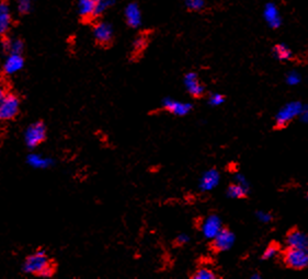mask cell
I'll list each match as a JSON object with an SVG mask.
<instances>
[{
    "label": "cell",
    "mask_w": 308,
    "mask_h": 279,
    "mask_svg": "<svg viewBox=\"0 0 308 279\" xmlns=\"http://www.w3.org/2000/svg\"><path fill=\"white\" fill-rule=\"evenodd\" d=\"M57 262L47 255L45 251H36L29 255L23 263V271L36 277L48 278L56 274Z\"/></svg>",
    "instance_id": "cell-1"
},
{
    "label": "cell",
    "mask_w": 308,
    "mask_h": 279,
    "mask_svg": "<svg viewBox=\"0 0 308 279\" xmlns=\"http://www.w3.org/2000/svg\"><path fill=\"white\" fill-rule=\"evenodd\" d=\"M20 112V98L3 87L0 92V118L3 122L15 120Z\"/></svg>",
    "instance_id": "cell-2"
},
{
    "label": "cell",
    "mask_w": 308,
    "mask_h": 279,
    "mask_svg": "<svg viewBox=\"0 0 308 279\" xmlns=\"http://www.w3.org/2000/svg\"><path fill=\"white\" fill-rule=\"evenodd\" d=\"M303 107V104L298 101L287 103V104L283 106L279 111V113L276 114L274 120V129L282 130L286 128L295 118L300 116Z\"/></svg>",
    "instance_id": "cell-3"
},
{
    "label": "cell",
    "mask_w": 308,
    "mask_h": 279,
    "mask_svg": "<svg viewBox=\"0 0 308 279\" xmlns=\"http://www.w3.org/2000/svg\"><path fill=\"white\" fill-rule=\"evenodd\" d=\"M282 259L289 269H305L308 267V248L287 247L282 254Z\"/></svg>",
    "instance_id": "cell-4"
},
{
    "label": "cell",
    "mask_w": 308,
    "mask_h": 279,
    "mask_svg": "<svg viewBox=\"0 0 308 279\" xmlns=\"http://www.w3.org/2000/svg\"><path fill=\"white\" fill-rule=\"evenodd\" d=\"M47 138V129L43 120L32 123L30 125L26 134H24V141L29 148H36L41 144H43Z\"/></svg>",
    "instance_id": "cell-5"
},
{
    "label": "cell",
    "mask_w": 308,
    "mask_h": 279,
    "mask_svg": "<svg viewBox=\"0 0 308 279\" xmlns=\"http://www.w3.org/2000/svg\"><path fill=\"white\" fill-rule=\"evenodd\" d=\"M235 241V235L227 227H223L221 231L217 233L210 243V250L213 253L225 252L232 247Z\"/></svg>",
    "instance_id": "cell-6"
},
{
    "label": "cell",
    "mask_w": 308,
    "mask_h": 279,
    "mask_svg": "<svg viewBox=\"0 0 308 279\" xmlns=\"http://www.w3.org/2000/svg\"><path fill=\"white\" fill-rule=\"evenodd\" d=\"M93 38L95 43L102 47H109L113 42V28L110 23L105 21H99L93 27Z\"/></svg>",
    "instance_id": "cell-7"
},
{
    "label": "cell",
    "mask_w": 308,
    "mask_h": 279,
    "mask_svg": "<svg viewBox=\"0 0 308 279\" xmlns=\"http://www.w3.org/2000/svg\"><path fill=\"white\" fill-rule=\"evenodd\" d=\"M184 86L190 95L194 99H201L205 94V87L195 72L191 71L184 76Z\"/></svg>",
    "instance_id": "cell-8"
},
{
    "label": "cell",
    "mask_w": 308,
    "mask_h": 279,
    "mask_svg": "<svg viewBox=\"0 0 308 279\" xmlns=\"http://www.w3.org/2000/svg\"><path fill=\"white\" fill-rule=\"evenodd\" d=\"M124 17L129 27L133 29H137L138 27L142 26L143 16H142V10L138 4L131 3L126 6L124 10Z\"/></svg>",
    "instance_id": "cell-9"
},
{
    "label": "cell",
    "mask_w": 308,
    "mask_h": 279,
    "mask_svg": "<svg viewBox=\"0 0 308 279\" xmlns=\"http://www.w3.org/2000/svg\"><path fill=\"white\" fill-rule=\"evenodd\" d=\"M285 241L287 247L308 248V235L297 228L289 230L286 234Z\"/></svg>",
    "instance_id": "cell-10"
},
{
    "label": "cell",
    "mask_w": 308,
    "mask_h": 279,
    "mask_svg": "<svg viewBox=\"0 0 308 279\" xmlns=\"http://www.w3.org/2000/svg\"><path fill=\"white\" fill-rule=\"evenodd\" d=\"M161 108L168 113L177 115V116H184V115H186L192 110V104L166 99L164 103H162Z\"/></svg>",
    "instance_id": "cell-11"
},
{
    "label": "cell",
    "mask_w": 308,
    "mask_h": 279,
    "mask_svg": "<svg viewBox=\"0 0 308 279\" xmlns=\"http://www.w3.org/2000/svg\"><path fill=\"white\" fill-rule=\"evenodd\" d=\"M263 18L268 26L272 29H279L282 24V17L276 6L272 3H268L263 8Z\"/></svg>",
    "instance_id": "cell-12"
},
{
    "label": "cell",
    "mask_w": 308,
    "mask_h": 279,
    "mask_svg": "<svg viewBox=\"0 0 308 279\" xmlns=\"http://www.w3.org/2000/svg\"><path fill=\"white\" fill-rule=\"evenodd\" d=\"M223 228L220 218L216 215H211L207 219H204L201 226V230L205 238L213 239L214 236L221 231Z\"/></svg>",
    "instance_id": "cell-13"
},
{
    "label": "cell",
    "mask_w": 308,
    "mask_h": 279,
    "mask_svg": "<svg viewBox=\"0 0 308 279\" xmlns=\"http://www.w3.org/2000/svg\"><path fill=\"white\" fill-rule=\"evenodd\" d=\"M24 65V58L22 54H9V56L6 59L4 64V74L5 75H12L16 74L17 71L22 69Z\"/></svg>",
    "instance_id": "cell-14"
},
{
    "label": "cell",
    "mask_w": 308,
    "mask_h": 279,
    "mask_svg": "<svg viewBox=\"0 0 308 279\" xmlns=\"http://www.w3.org/2000/svg\"><path fill=\"white\" fill-rule=\"evenodd\" d=\"M77 9L78 15L83 20H91L92 18H96V0H78Z\"/></svg>",
    "instance_id": "cell-15"
},
{
    "label": "cell",
    "mask_w": 308,
    "mask_h": 279,
    "mask_svg": "<svg viewBox=\"0 0 308 279\" xmlns=\"http://www.w3.org/2000/svg\"><path fill=\"white\" fill-rule=\"evenodd\" d=\"M11 26L10 8L7 3L3 2L0 4V33L3 36L9 31Z\"/></svg>",
    "instance_id": "cell-16"
},
{
    "label": "cell",
    "mask_w": 308,
    "mask_h": 279,
    "mask_svg": "<svg viewBox=\"0 0 308 279\" xmlns=\"http://www.w3.org/2000/svg\"><path fill=\"white\" fill-rule=\"evenodd\" d=\"M148 45V35L141 34L133 42L132 46V57L133 58H140L143 55V53L147 48Z\"/></svg>",
    "instance_id": "cell-17"
},
{
    "label": "cell",
    "mask_w": 308,
    "mask_h": 279,
    "mask_svg": "<svg viewBox=\"0 0 308 279\" xmlns=\"http://www.w3.org/2000/svg\"><path fill=\"white\" fill-rule=\"evenodd\" d=\"M220 180L219 172L216 170H210L209 172L204 174V177L201 180V189L204 191H210L212 190L215 185H217Z\"/></svg>",
    "instance_id": "cell-18"
},
{
    "label": "cell",
    "mask_w": 308,
    "mask_h": 279,
    "mask_svg": "<svg viewBox=\"0 0 308 279\" xmlns=\"http://www.w3.org/2000/svg\"><path fill=\"white\" fill-rule=\"evenodd\" d=\"M227 194L229 197L243 199L248 196V186L244 183H232L228 186Z\"/></svg>",
    "instance_id": "cell-19"
},
{
    "label": "cell",
    "mask_w": 308,
    "mask_h": 279,
    "mask_svg": "<svg viewBox=\"0 0 308 279\" xmlns=\"http://www.w3.org/2000/svg\"><path fill=\"white\" fill-rule=\"evenodd\" d=\"M273 55L281 60V62H286V60H291L293 58V52L291 51L287 45L285 44H276L273 47Z\"/></svg>",
    "instance_id": "cell-20"
},
{
    "label": "cell",
    "mask_w": 308,
    "mask_h": 279,
    "mask_svg": "<svg viewBox=\"0 0 308 279\" xmlns=\"http://www.w3.org/2000/svg\"><path fill=\"white\" fill-rule=\"evenodd\" d=\"M191 278L192 279H216V278H219V275H216L215 271L212 268L207 267V266H200V267H197L195 271L193 272Z\"/></svg>",
    "instance_id": "cell-21"
},
{
    "label": "cell",
    "mask_w": 308,
    "mask_h": 279,
    "mask_svg": "<svg viewBox=\"0 0 308 279\" xmlns=\"http://www.w3.org/2000/svg\"><path fill=\"white\" fill-rule=\"evenodd\" d=\"M280 250H281V247L279 243H276V242H271L262 254V259L268 260V259L275 257L277 254L280 253Z\"/></svg>",
    "instance_id": "cell-22"
},
{
    "label": "cell",
    "mask_w": 308,
    "mask_h": 279,
    "mask_svg": "<svg viewBox=\"0 0 308 279\" xmlns=\"http://www.w3.org/2000/svg\"><path fill=\"white\" fill-rule=\"evenodd\" d=\"M117 3V0H96V17L101 16L104 12H106L109 8H111L114 4Z\"/></svg>",
    "instance_id": "cell-23"
},
{
    "label": "cell",
    "mask_w": 308,
    "mask_h": 279,
    "mask_svg": "<svg viewBox=\"0 0 308 279\" xmlns=\"http://www.w3.org/2000/svg\"><path fill=\"white\" fill-rule=\"evenodd\" d=\"M185 7L192 11H200L204 8L205 0H184Z\"/></svg>",
    "instance_id": "cell-24"
},
{
    "label": "cell",
    "mask_w": 308,
    "mask_h": 279,
    "mask_svg": "<svg viewBox=\"0 0 308 279\" xmlns=\"http://www.w3.org/2000/svg\"><path fill=\"white\" fill-rule=\"evenodd\" d=\"M33 0H18V10L21 15H27L32 10Z\"/></svg>",
    "instance_id": "cell-25"
},
{
    "label": "cell",
    "mask_w": 308,
    "mask_h": 279,
    "mask_svg": "<svg viewBox=\"0 0 308 279\" xmlns=\"http://www.w3.org/2000/svg\"><path fill=\"white\" fill-rule=\"evenodd\" d=\"M224 102H225V95L220 94V93H214V94H211L210 95L209 103H210L211 105L219 106V105L223 104V103H224Z\"/></svg>",
    "instance_id": "cell-26"
},
{
    "label": "cell",
    "mask_w": 308,
    "mask_h": 279,
    "mask_svg": "<svg viewBox=\"0 0 308 279\" xmlns=\"http://www.w3.org/2000/svg\"><path fill=\"white\" fill-rule=\"evenodd\" d=\"M300 80H301V78L298 72L296 71H291L286 76V82L289 84V86H296V84L300 82Z\"/></svg>",
    "instance_id": "cell-27"
},
{
    "label": "cell",
    "mask_w": 308,
    "mask_h": 279,
    "mask_svg": "<svg viewBox=\"0 0 308 279\" xmlns=\"http://www.w3.org/2000/svg\"><path fill=\"white\" fill-rule=\"evenodd\" d=\"M189 241V238H188V235H185V234H181V235H179L178 238L176 239V241H174V244L176 245H178V246H182V245H184L186 242Z\"/></svg>",
    "instance_id": "cell-28"
},
{
    "label": "cell",
    "mask_w": 308,
    "mask_h": 279,
    "mask_svg": "<svg viewBox=\"0 0 308 279\" xmlns=\"http://www.w3.org/2000/svg\"><path fill=\"white\" fill-rule=\"evenodd\" d=\"M258 217H259V219H260L261 221H263V222H269V221H272V216H271V214H268V212H263V211H261V212H259L258 214Z\"/></svg>",
    "instance_id": "cell-29"
},
{
    "label": "cell",
    "mask_w": 308,
    "mask_h": 279,
    "mask_svg": "<svg viewBox=\"0 0 308 279\" xmlns=\"http://www.w3.org/2000/svg\"><path fill=\"white\" fill-rule=\"evenodd\" d=\"M307 199H308V194H307Z\"/></svg>",
    "instance_id": "cell-30"
}]
</instances>
